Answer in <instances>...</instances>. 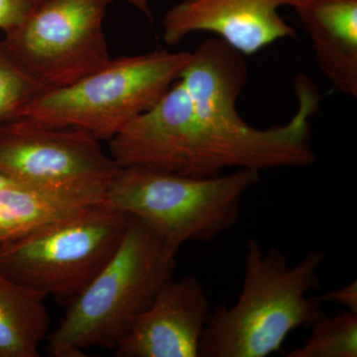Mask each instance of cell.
Masks as SVG:
<instances>
[{"instance_id":"1","label":"cell","mask_w":357,"mask_h":357,"mask_svg":"<svg viewBox=\"0 0 357 357\" xmlns=\"http://www.w3.org/2000/svg\"><path fill=\"white\" fill-rule=\"evenodd\" d=\"M297 109L290 121L256 128L237 109H213L196 102L175 82L153 107L109 141V153L124 167H144L194 178L223 171L303 168L316 162L312 119L321 96L314 82H294Z\"/></svg>"},{"instance_id":"2","label":"cell","mask_w":357,"mask_h":357,"mask_svg":"<svg viewBox=\"0 0 357 357\" xmlns=\"http://www.w3.org/2000/svg\"><path fill=\"white\" fill-rule=\"evenodd\" d=\"M321 250L297 264L277 248L263 250L248 239L243 287L236 304L211 311L199 344L201 357H267L280 352L291 333L326 314L324 303L309 293L321 287Z\"/></svg>"},{"instance_id":"3","label":"cell","mask_w":357,"mask_h":357,"mask_svg":"<svg viewBox=\"0 0 357 357\" xmlns=\"http://www.w3.org/2000/svg\"><path fill=\"white\" fill-rule=\"evenodd\" d=\"M176 257L163 239L131 217L116 252L47 337L51 357H82L89 349H114L136 318L174 279Z\"/></svg>"},{"instance_id":"4","label":"cell","mask_w":357,"mask_h":357,"mask_svg":"<svg viewBox=\"0 0 357 357\" xmlns=\"http://www.w3.org/2000/svg\"><path fill=\"white\" fill-rule=\"evenodd\" d=\"M259 171L194 178L144 167H119L105 194L109 208L137 218L177 256L188 243H210L236 227Z\"/></svg>"},{"instance_id":"5","label":"cell","mask_w":357,"mask_h":357,"mask_svg":"<svg viewBox=\"0 0 357 357\" xmlns=\"http://www.w3.org/2000/svg\"><path fill=\"white\" fill-rule=\"evenodd\" d=\"M190 56L191 52L160 50L110 58L76 83L45 89L16 117L109 141L158 102L180 77Z\"/></svg>"},{"instance_id":"6","label":"cell","mask_w":357,"mask_h":357,"mask_svg":"<svg viewBox=\"0 0 357 357\" xmlns=\"http://www.w3.org/2000/svg\"><path fill=\"white\" fill-rule=\"evenodd\" d=\"M130 220L102 204L0 244V274L68 307L116 252Z\"/></svg>"},{"instance_id":"7","label":"cell","mask_w":357,"mask_h":357,"mask_svg":"<svg viewBox=\"0 0 357 357\" xmlns=\"http://www.w3.org/2000/svg\"><path fill=\"white\" fill-rule=\"evenodd\" d=\"M112 0H44L6 33L15 60L45 88L76 83L109 60L105 14Z\"/></svg>"},{"instance_id":"8","label":"cell","mask_w":357,"mask_h":357,"mask_svg":"<svg viewBox=\"0 0 357 357\" xmlns=\"http://www.w3.org/2000/svg\"><path fill=\"white\" fill-rule=\"evenodd\" d=\"M119 167L95 136L16 117L0 124V174L14 184L110 181Z\"/></svg>"},{"instance_id":"9","label":"cell","mask_w":357,"mask_h":357,"mask_svg":"<svg viewBox=\"0 0 357 357\" xmlns=\"http://www.w3.org/2000/svg\"><path fill=\"white\" fill-rule=\"evenodd\" d=\"M307 0H181L162 18V38L176 46L191 34L211 33L230 47L251 56L279 40L296 38L292 25L279 9Z\"/></svg>"},{"instance_id":"10","label":"cell","mask_w":357,"mask_h":357,"mask_svg":"<svg viewBox=\"0 0 357 357\" xmlns=\"http://www.w3.org/2000/svg\"><path fill=\"white\" fill-rule=\"evenodd\" d=\"M210 312V301L196 276L173 279L133 321L115 354L121 357H199Z\"/></svg>"},{"instance_id":"11","label":"cell","mask_w":357,"mask_h":357,"mask_svg":"<svg viewBox=\"0 0 357 357\" xmlns=\"http://www.w3.org/2000/svg\"><path fill=\"white\" fill-rule=\"evenodd\" d=\"M110 181L55 185H7L0 190V244L21 238L105 204Z\"/></svg>"},{"instance_id":"12","label":"cell","mask_w":357,"mask_h":357,"mask_svg":"<svg viewBox=\"0 0 357 357\" xmlns=\"http://www.w3.org/2000/svg\"><path fill=\"white\" fill-rule=\"evenodd\" d=\"M314 62L335 91L357 98V0H307L294 8Z\"/></svg>"},{"instance_id":"13","label":"cell","mask_w":357,"mask_h":357,"mask_svg":"<svg viewBox=\"0 0 357 357\" xmlns=\"http://www.w3.org/2000/svg\"><path fill=\"white\" fill-rule=\"evenodd\" d=\"M47 295L0 274V357H37L50 333Z\"/></svg>"},{"instance_id":"14","label":"cell","mask_w":357,"mask_h":357,"mask_svg":"<svg viewBox=\"0 0 357 357\" xmlns=\"http://www.w3.org/2000/svg\"><path fill=\"white\" fill-rule=\"evenodd\" d=\"M312 333L302 347L287 357H356L357 314L344 310L319 318L312 324Z\"/></svg>"},{"instance_id":"15","label":"cell","mask_w":357,"mask_h":357,"mask_svg":"<svg viewBox=\"0 0 357 357\" xmlns=\"http://www.w3.org/2000/svg\"><path fill=\"white\" fill-rule=\"evenodd\" d=\"M43 84L15 60L0 41V124L15 119L21 109L44 91Z\"/></svg>"},{"instance_id":"16","label":"cell","mask_w":357,"mask_h":357,"mask_svg":"<svg viewBox=\"0 0 357 357\" xmlns=\"http://www.w3.org/2000/svg\"><path fill=\"white\" fill-rule=\"evenodd\" d=\"M33 6L31 0H0V30L6 33L20 25Z\"/></svg>"},{"instance_id":"17","label":"cell","mask_w":357,"mask_h":357,"mask_svg":"<svg viewBox=\"0 0 357 357\" xmlns=\"http://www.w3.org/2000/svg\"><path fill=\"white\" fill-rule=\"evenodd\" d=\"M321 302H331L344 306L345 310L357 314V282L352 281L349 285L319 296Z\"/></svg>"},{"instance_id":"18","label":"cell","mask_w":357,"mask_h":357,"mask_svg":"<svg viewBox=\"0 0 357 357\" xmlns=\"http://www.w3.org/2000/svg\"><path fill=\"white\" fill-rule=\"evenodd\" d=\"M31 1L34 6H36V4L41 3L44 0H31ZM124 1L128 2L134 8L139 10L140 13L145 14L147 17L151 18V6H150L151 0H124Z\"/></svg>"},{"instance_id":"19","label":"cell","mask_w":357,"mask_h":357,"mask_svg":"<svg viewBox=\"0 0 357 357\" xmlns=\"http://www.w3.org/2000/svg\"><path fill=\"white\" fill-rule=\"evenodd\" d=\"M13 184H14L13 182H11L10 180H8V178L0 174V190L3 189V188L7 187V185Z\"/></svg>"}]
</instances>
